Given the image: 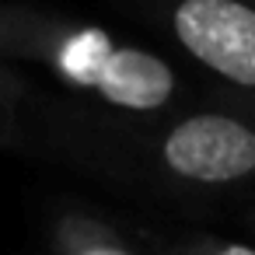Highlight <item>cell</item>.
<instances>
[{"mask_svg":"<svg viewBox=\"0 0 255 255\" xmlns=\"http://www.w3.org/2000/svg\"><path fill=\"white\" fill-rule=\"evenodd\" d=\"M46 21H49V7L0 0V63L4 60L7 63H14V60L32 63Z\"/></svg>","mask_w":255,"mask_h":255,"instance_id":"8992f818","label":"cell"},{"mask_svg":"<svg viewBox=\"0 0 255 255\" xmlns=\"http://www.w3.org/2000/svg\"><path fill=\"white\" fill-rule=\"evenodd\" d=\"M238 220H241V227L255 238V199H252V203H245V206L238 210Z\"/></svg>","mask_w":255,"mask_h":255,"instance_id":"52a82bcc","label":"cell"},{"mask_svg":"<svg viewBox=\"0 0 255 255\" xmlns=\"http://www.w3.org/2000/svg\"><path fill=\"white\" fill-rule=\"evenodd\" d=\"M25 150L175 210H241L255 199V109L227 91L196 95L154 119H126L39 88Z\"/></svg>","mask_w":255,"mask_h":255,"instance_id":"6da1fadb","label":"cell"},{"mask_svg":"<svg viewBox=\"0 0 255 255\" xmlns=\"http://www.w3.org/2000/svg\"><path fill=\"white\" fill-rule=\"evenodd\" d=\"M35 81L21 70L0 63V150H25L28 140V109L35 98Z\"/></svg>","mask_w":255,"mask_h":255,"instance_id":"5b68a950","label":"cell"},{"mask_svg":"<svg viewBox=\"0 0 255 255\" xmlns=\"http://www.w3.org/2000/svg\"><path fill=\"white\" fill-rule=\"evenodd\" d=\"M157 255H255V241L227 238L206 227H161L143 234Z\"/></svg>","mask_w":255,"mask_h":255,"instance_id":"277c9868","label":"cell"},{"mask_svg":"<svg viewBox=\"0 0 255 255\" xmlns=\"http://www.w3.org/2000/svg\"><path fill=\"white\" fill-rule=\"evenodd\" d=\"M49 255H157L147 241L129 238L105 217L77 206H60L46 224Z\"/></svg>","mask_w":255,"mask_h":255,"instance_id":"3957f363","label":"cell"},{"mask_svg":"<svg viewBox=\"0 0 255 255\" xmlns=\"http://www.w3.org/2000/svg\"><path fill=\"white\" fill-rule=\"evenodd\" d=\"M157 25L220 91L255 109V4L248 0H154Z\"/></svg>","mask_w":255,"mask_h":255,"instance_id":"7a4b0ae2","label":"cell"},{"mask_svg":"<svg viewBox=\"0 0 255 255\" xmlns=\"http://www.w3.org/2000/svg\"><path fill=\"white\" fill-rule=\"evenodd\" d=\"M248 4H255V0H248Z\"/></svg>","mask_w":255,"mask_h":255,"instance_id":"ba28073f","label":"cell"}]
</instances>
